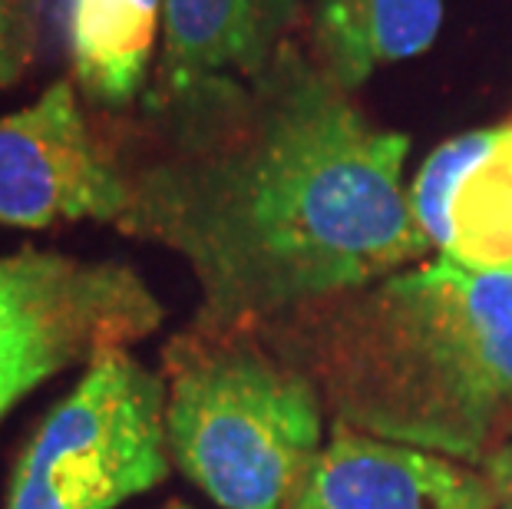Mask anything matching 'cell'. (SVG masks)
Listing matches in <instances>:
<instances>
[{
    "mask_svg": "<svg viewBox=\"0 0 512 509\" xmlns=\"http://www.w3.org/2000/svg\"><path fill=\"white\" fill-rule=\"evenodd\" d=\"M113 153L119 229L189 262L199 324L268 321L430 248L400 179L410 139L370 123L298 37L252 77L149 100L143 133Z\"/></svg>",
    "mask_w": 512,
    "mask_h": 509,
    "instance_id": "obj_1",
    "label": "cell"
},
{
    "mask_svg": "<svg viewBox=\"0 0 512 509\" xmlns=\"http://www.w3.org/2000/svg\"><path fill=\"white\" fill-rule=\"evenodd\" d=\"M255 328L337 424L470 467L512 443V272L440 255Z\"/></svg>",
    "mask_w": 512,
    "mask_h": 509,
    "instance_id": "obj_2",
    "label": "cell"
},
{
    "mask_svg": "<svg viewBox=\"0 0 512 509\" xmlns=\"http://www.w3.org/2000/svg\"><path fill=\"white\" fill-rule=\"evenodd\" d=\"M169 457L222 509H285L324 447L321 394L255 324H199L169 341Z\"/></svg>",
    "mask_w": 512,
    "mask_h": 509,
    "instance_id": "obj_3",
    "label": "cell"
},
{
    "mask_svg": "<svg viewBox=\"0 0 512 509\" xmlns=\"http://www.w3.org/2000/svg\"><path fill=\"white\" fill-rule=\"evenodd\" d=\"M169 467L166 377L113 351L30 437L7 509H116L159 486Z\"/></svg>",
    "mask_w": 512,
    "mask_h": 509,
    "instance_id": "obj_4",
    "label": "cell"
},
{
    "mask_svg": "<svg viewBox=\"0 0 512 509\" xmlns=\"http://www.w3.org/2000/svg\"><path fill=\"white\" fill-rule=\"evenodd\" d=\"M159 324L162 305L129 265L24 248L0 305V417L47 377L126 351Z\"/></svg>",
    "mask_w": 512,
    "mask_h": 509,
    "instance_id": "obj_5",
    "label": "cell"
},
{
    "mask_svg": "<svg viewBox=\"0 0 512 509\" xmlns=\"http://www.w3.org/2000/svg\"><path fill=\"white\" fill-rule=\"evenodd\" d=\"M129 192L116 153L93 136L73 83L60 80L20 113L0 116V222L47 229L57 222L126 215Z\"/></svg>",
    "mask_w": 512,
    "mask_h": 509,
    "instance_id": "obj_6",
    "label": "cell"
},
{
    "mask_svg": "<svg viewBox=\"0 0 512 509\" xmlns=\"http://www.w3.org/2000/svg\"><path fill=\"white\" fill-rule=\"evenodd\" d=\"M486 473L331 420L328 443L285 509H493Z\"/></svg>",
    "mask_w": 512,
    "mask_h": 509,
    "instance_id": "obj_7",
    "label": "cell"
},
{
    "mask_svg": "<svg viewBox=\"0 0 512 509\" xmlns=\"http://www.w3.org/2000/svg\"><path fill=\"white\" fill-rule=\"evenodd\" d=\"M410 202L427 242L446 258L512 272V119L433 149Z\"/></svg>",
    "mask_w": 512,
    "mask_h": 509,
    "instance_id": "obj_8",
    "label": "cell"
},
{
    "mask_svg": "<svg viewBox=\"0 0 512 509\" xmlns=\"http://www.w3.org/2000/svg\"><path fill=\"white\" fill-rule=\"evenodd\" d=\"M166 47L152 100L212 80L252 77L294 37L298 0H162Z\"/></svg>",
    "mask_w": 512,
    "mask_h": 509,
    "instance_id": "obj_9",
    "label": "cell"
},
{
    "mask_svg": "<svg viewBox=\"0 0 512 509\" xmlns=\"http://www.w3.org/2000/svg\"><path fill=\"white\" fill-rule=\"evenodd\" d=\"M440 24L443 0H311L318 60L351 93L380 67L427 50Z\"/></svg>",
    "mask_w": 512,
    "mask_h": 509,
    "instance_id": "obj_10",
    "label": "cell"
},
{
    "mask_svg": "<svg viewBox=\"0 0 512 509\" xmlns=\"http://www.w3.org/2000/svg\"><path fill=\"white\" fill-rule=\"evenodd\" d=\"M162 0H73L70 53L83 93L126 106L143 90Z\"/></svg>",
    "mask_w": 512,
    "mask_h": 509,
    "instance_id": "obj_11",
    "label": "cell"
},
{
    "mask_svg": "<svg viewBox=\"0 0 512 509\" xmlns=\"http://www.w3.org/2000/svg\"><path fill=\"white\" fill-rule=\"evenodd\" d=\"M40 30V0H0V90L30 67Z\"/></svg>",
    "mask_w": 512,
    "mask_h": 509,
    "instance_id": "obj_12",
    "label": "cell"
},
{
    "mask_svg": "<svg viewBox=\"0 0 512 509\" xmlns=\"http://www.w3.org/2000/svg\"><path fill=\"white\" fill-rule=\"evenodd\" d=\"M479 470L493 483V493H496L493 509H512V443L503 450H496Z\"/></svg>",
    "mask_w": 512,
    "mask_h": 509,
    "instance_id": "obj_13",
    "label": "cell"
},
{
    "mask_svg": "<svg viewBox=\"0 0 512 509\" xmlns=\"http://www.w3.org/2000/svg\"><path fill=\"white\" fill-rule=\"evenodd\" d=\"M20 268H24V252L0 258V305H4L7 295L14 291L17 278H20Z\"/></svg>",
    "mask_w": 512,
    "mask_h": 509,
    "instance_id": "obj_14",
    "label": "cell"
},
{
    "mask_svg": "<svg viewBox=\"0 0 512 509\" xmlns=\"http://www.w3.org/2000/svg\"><path fill=\"white\" fill-rule=\"evenodd\" d=\"M162 509H192V506H189V503H182V500H169Z\"/></svg>",
    "mask_w": 512,
    "mask_h": 509,
    "instance_id": "obj_15",
    "label": "cell"
}]
</instances>
